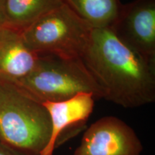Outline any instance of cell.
Returning <instances> with one entry per match:
<instances>
[{"mask_svg": "<svg viewBox=\"0 0 155 155\" xmlns=\"http://www.w3.org/2000/svg\"><path fill=\"white\" fill-rule=\"evenodd\" d=\"M81 59L102 98L127 108L154 102L155 61L129 48L110 28L93 30Z\"/></svg>", "mask_w": 155, "mask_h": 155, "instance_id": "cell-1", "label": "cell"}, {"mask_svg": "<svg viewBox=\"0 0 155 155\" xmlns=\"http://www.w3.org/2000/svg\"><path fill=\"white\" fill-rule=\"evenodd\" d=\"M50 134V116L42 103L14 83L0 79V141L40 155Z\"/></svg>", "mask_w": 155, "mask_h": 155, "instance_id": "cell-2", "label": "cell"}, {"mask_svg": "<svg viewBox=\"0 0 155 155\" xmlns=\"http://www.w3.org/2000/svg\"><path fill=\"white\" fill-rule=\"evenodd\" d=\"M40 103L58 101L79 93H92L101 98L98 85L81 58L54 55H38L34 68L11 82Z\"/></svg>", "mask_w": 155, "mask_h": 155, "instance_id": "cell-3", "label": "cell"}, {"mask_svg": "<svg viewBox=\"0 0 155 155\" xmlns=\"http://www.w3.org/2000/svg\"><path fill=\"white\" fill-rule=\"evenodd\" d=\"M93 30L63 4L21 33L28 48L38 55L81 58L90 42Z\"/></svg>", "mask_w": 155, "mask_h": 155, "instance_id": "cell-4", "label": "cell"}, {"mask_svg": "<svg viewBox=\"0 0 155 155\" xmlns=\"http://www.w3.org/2000/svg\"><path fill=\"white\" fill-rule=\"evenodd\" d=\"M142 150V143L132 128L109 116L86 129L73 155H141Z\"/></svg>", "mask_w": 155, "mask_h": 155, "instance_id": "cell-5", "label": "cell"}, {"mask_svg": "<svg viewBox=\"0 0 155 155\" xmlns=\"http://www.w3.org/2000/svg\"><path fill=\"white\" fill-rule=\"evenodd\" d=\"M110 29L131 49L155 61V0H134L123 5Z\"/></svg>", "mask_w": 155, "mask_h": 155, "instance_id": "cell-6", "label": "cell"}, {"mask_svg": "<svg viewBox=\"0 0 155 155\" xmlns=\"http://www.w3.org/2000/svg\"><path fill=\"white\" fill-rule=\"evenodd\" d=\"M92 93H79L58 101L42 103L49 114L51 134L48 144L40 155H53L60 137L74 126L83 124L91 115L95 104Z\"/></svg>", "mask_w": 155, "mask_h": 155, "instance_id": "cell-7", "label": "cell"}, {"mask_svg": "<svg viewBox=\"0 0 155 155\" xmlns=\"http://www.w3.org/2000/svg\"><path fill=\"white\" fill-rule=\"evenodd\" d=\"M38 55L25 43L21 31L0 28V79L15 82L34 68Z\"/></svg>", "mask_w": 155, "mask_h": 155, "instance_id": "cell-8", "label": "cell"}, {"mask_svg": "<svg viewBox=\"0 0 155 155\" xmlns=\"http://www.w3.org/2000/svg\"><path fill=\"white\" fill-rule=\"evenodd\" d=\"M5 26L22 31L63 5L61 0H0Z\"/></svg>", "mask_w": 155, "mask_h": 155, "instance_id": "cell-9", "label": "cell"}, {"mask_svg": "<svg viewBox=\"0 0 155 155\" xmlns=\"http://www.w3.org/2000/svg\"><path fill=\"white\" fill-rule=\"evenodd\" d=\"M93 29L111 28L121 10L120 0H61Z\"/></svg>", "mask_w": 155, "mask_h": 155, "instance_id": "cell-10", "label": "cell"}, {"mask_svg": "<svg viewBox=\"0 0 155 155\" xmlns=\"http://www.w3.org/2000/svg\"><path fill=\"white\" fill-rule=\"evenodd\" d=\"M0 155H35L17 150L0 141Z\"/></svg>", "mask_w": 155, "mask_h": 155, "instance_id": "cell-11", "label": "cell"}, {"mask_svg": "<svg viewBox=\"0 0 155 155\" xmlns=\"http://www.w3.org/2000/svg\"><path fill=\"white\" fill-rule=\"evenodd\" d=\"M3 26H5V17H4L2 9L1 1H0V28H2V27Z\"/></svg>", "mask_w": 155, "mask_h": 155, "instance_id": "cell-12", "label": "cell"}]
</instances>
